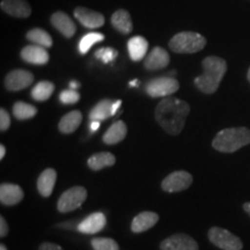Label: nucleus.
Returning a JSON list of instances; mask_svg holds the SVG:
<instances>
[{
    "mask_svg": "<svg viewBox=\"0 0 250 250\" xmlns=\"http://www.w3.org/2000/svg\"><path fill=\"white\" fill-rule=\"evenodd\" d=\"M189 114V103L171 96L162 99L155 108L156 122L171 136H177L182 132Z\"/></svg>",
    "mask_w": 250,
    "mask_h": 250,
    "instance_id": "f257e3e1",
    "label": "nucleus"
},
{
    "mask_svg": "<svg viewBox=\"0 0 250 250\" xmlns=\"http://www.w3.org/2000/svg\"><path fill=\"white\" fill-rule=\"evenodd\" d=\"M202 66L203 73L195 78L193 83L202 93L214 94L227 73V62L217 56H208L203 59Z\"/></svg>",
    "mask_w": 250,
    "mask_h": 250,
    "instance_id": "f03ea898",
    "label": "nucleus"
},
{
    "mask_svg": "<svg viewBox=\"0 0 250 250\" xmlns=\"http://www.w3.org/2000/svg\"><path fill=\"white\" fill-rule=\"evenodd\" d=\"M250 144V130L246 126L227 127L215 134L212 147L221 153H234Z\"/></svg>",
    "mask_w": 250,
    "mask_h": 250,
    "instance_id": "7ed1b4c3",
    "label": "nucleus"
},
{
    "mask_svg": "<svg viewBox=\"0 0 250 250\" xmlns=\"http://www.w3.org/2000/svg\"><path fill=\"white\" fill-rule=\"evenodd\" d=\"M208 41L203 35L193 31H181L171 37L169 48L175 54H196L205 48Z\"/></svg>",
    "mask_w": 250,
    "mask_h": 250,
    "instance_id": "20e7f679",
    "label": "nucleus"
},
{
    "mask_svg": "<svg viewBox=\"0 0 250 250\" xmlns=\"http://www.w3.org/2000/svg\"><path fill=\"white\" fill-rule=\"evenodd\" d=\"M212 245L221 250H242L243 242L239 236L221 227H211L208 233Z\"/></svg>",
    "mask_w": 250,
    "mask_h": 250,
    "instance_id": "39448f33",
    "label": "nucleus"
},
{
    "mask_svg": "<svg viewBox=\"0 0 250 250\" xmlns=\"http://www.w3.org/2000/svg\"><path fill=\"white\" fill-rule=\"evenodd\" d=\"M179 88V81L169 76L153 78L145 85V92L151 98H168Z\"/></svg>",
    "mask_w": 250,
    "mask_h": 250,
    "instance_id": "423d86ee",
    "label": "nucleus"
},
{
    "mask_svg": "<svg viewBox=\"0 0 250 250\" xmlns=\"http://www.w3.org/2000/svg\"><path fill=\"white\" fill-rule=\"evenodd\" d=\"M87 198V190L83 187L77 186L66 190L58 201L57 208L61 213L74 211L79 208Z\"/></svg>",
    "mask_w": 250,
    "mask_h": 250,
    "instance_id": "0eeeda50",
    "label": "nucleus"
},
{
    "mask_svg": "<svg viewBox=\"0 0 250 250\" xmlns=\"http://www.w3.org/2000/svg\"><path fill=\"white\" fill-rule=\"evenodd\" d=\"M192 184V175L186 170H177L165 177L161 188L166 192H180L187 190Z\"/></svg>",
    "mask_w": 250,
    "mask_h": 250,
    "instance_id": "6e6552de",
    "label": "nucleus"
},
{
    "mask_svg": "<svg viewBox=\"0 0 250 250\" xmlns=\"http://www.w3.org/2000/svg\"><path fill=\"white\" fill-rule=\"evenodd\" d=\"M34 83V74L26 70L11 71L5 78V88L9 92H19L27 87H29Z\"/></svg>",
    "mask_w": 250,
    "mask_h": 250,
    "instance_id": "1a4fd4ad",
    "label": "nucleus"
},
{
    "mask_svg": "<svg viewBox=\"0 0 250 250\" xmlns=\"http://www.w3.org/2000/svg\"><path fill=\"white\" fill-rule=\"evenodd\" d=\"M161 250H199L198 243L188 234H175L165 239L160 245Z\"/></svg>",
    "mask_w": 250,
    "mask_h": 250,
    "instance_id": "9d476101",
    "label": "nucleus"
},
{
    "mask_svg": "<svg viewBox=\"0 0 250 250\" xmlns=\"http://www.w3.org/2000/svg\"><path fill=\"white\" fill-rule=\"evenodd\" d=\"M74 18L85 28L89 29H95L104 24V17L100 12L93 11V9L87 7H77L73 12Z\"/></svg>",
    "mask_w": 250,
    "mask_h": 250,
    "instance_id": "9b49d317",
    "label": "nucleus"
},
{
    "mask_svg": "<svg viewBox=\"0 0 250 250\" xmlns=\"http://www.w3.org/2000/svg\"><path fill=\"white\" fill-rule=\"evenodd\" d=\"M170 62L169 54L164 48L155 46L149 54L145 57L144 61V66L148 71H158L161 68L168 66Z\"/></svg>",
    "mask_w": 250,
    "mask_h": 250,
    "instance_id": "f8f14e48",
    "label": "nucleus"
},
{
    "mask_svg": "<svg viewBox=\"0 0 250 250\" xmlns=\"http://www.w3.org/2000/svg\"><path fill=\"white\" fill-rule=\"evenodd\" d=\"M20 56L23 62L33 65H45L48 64L50 59L49 52L46 51V49L36 44L24 46L21 50Z\"/></svg>",
    "mask_w": 250,
    "mask_h": 250,
    "instance_id": "ddd939ff",
    "label": "nucleus"
},
{
    "mask_svg": "<svg viewBox=\"0 0 250 250\" xmlns=\"http://www.w3.org/2000/svg\"><path fill=\"white\" fill-rule=\"evenodd\" d=\"M50 22L57 29L62 36L66 39H71L74 36L77 31V26L73 20L65 12H56L50 18Z\"/></svg>",
    "mask_w": 250,
    "mask_h": 250,
    "instance_id": "4468645a",
    "label": "nucleus"
},
{
    "mask_svg": "<svg viewBox=\"0 0 250 250\" xmlns=\"http://www.w3.org/2000/svg\"><path fill=\"white\" fill-rule=\"evenodd\" d=\"M0 7L2 12L13 18L26 19L31 14V6L26 0H1Z\"/></svg>",
    "mask_w": 250,
    "mask_h": 250,
    "instance_id": "2eb2a0df",
    "label": "nucleus"
},
{
    "mask_svg": "<svg viewBox=\"0 0 250 250\" xmlns=\"http://www.w3.org/2000/svg\"><path fill=\"white\" fill-rule=\"evenodd\" d=\"M107 224V219L102 212H95L83 219L78 225V230L83 234H95L101 232Z\"/></svg>",
    "mask_w": 250,
    "mask_h": 250,
    "instance_id": "dca6fc26",
    "label": "nucleus"
},
{
    "mask_svg": "<svg viewBox=\"0 0 250 250\" xmlns=\"http://www.w3.org/2000/svg\"><path fill=\"white\" fill-rule=\"evenodd\" d=\"M23 196V190L18 184L2 183L0 186V202L2 205H17L22 201Z\"/></svg>",
    "mask_w": 250,
    "mask_h": 250,
    "instance_id": "f3484780",
    "label": "nucleus"
},
{
    "mask_svg": "<svg viewBox=\"0 0 250 250\" xmlns=\"http://www.w3.org/2000/svg\"><path fill=\"white\" fill-rule=\"evenodd\" d=\"M159 215L155 212H140L138 215L133 218L132 224H131V230L133 233H143L148 230L149 228L155 226L158 223Z\"/></svg>",
    "mask_w": 250,
    "mask_h": 250,
    "instance_id": "a211bd4d",
    "label": "nucleus"
},
{
    "mask_svg": "<svg viewBox=\"0 0 250 250\" xmlns=\"http://www.w3.org/2000/svg\"><path fill=\"white\" fill-rule=\"evenodd\" d=\"M148 50L147 40L144 39L143 36L137 35L131 37L127 41V51H129L130 58L133 62H140L145 58Z\"/></svg>",
    "mask_w": 250,
    "mask_h": 250,
    "instance_id": "6ab92c4d",
    "label": "nucleus"
},
{
    "mask_svg": "<svg viewBox=\"0 0 250 250\" xmlns=\"http://www.w3.org/2000/svg\"><path fill=\"white\" fill-rule=\"evenodd\" d=\"M57 180V171L52 168L43 170L37 180V190H39L40 195L43 197H50L56 184Z\"/></svg>",
    "mask_w": 250,
    "mask_h": 250,
    "instance_id": "aec40b11",
    "label": "nucleus"
},
{
    "mask_svg": "<svg viewBox=\"0 0 250 250\" xmlns=\"http://www.w3.org/2000/svg\"><path fill=\"white\" fill-rule=\"evenodd\" d=\"M111 24L118 33L123 35H129L133 29L131 15L126 9H118L111 15Z\"/></svg>",
    "mask_w": 250,
    "mask_h": 250,
    "instance_id": "412c9836",
    "label": "nucleus"
},
{
    "mask_svg": "<svg viewBox=\"0 0 250 250\" xmlns=\"http://www.w3.org/2000/svg\"><path fill=\"white\" fill-rule=\"evenodd\" d=\"M127 133L126 124L123 121H117L103 134V143L107 145H116L121 143Z\"/></svg>",
    "mask_w": 250,
    "mask_h": 250,
    "instance_id": "4be33fe9",
    "label": "nucleus"
},
{
    "mask_svg": "<svg viewBox=\"0 0 250 250\" xmlns=\"http://www.w3.org/2000/svg\"><path fill=\"white\" fill-rule=\"evenodd\" d=\"M81 121H83V114L79 110L70 111L59 121L58 129L64 134L73 133L79 127Z\"/></svg>",
    "mask_w": 250,
    "mask_h": 250,
    "instance_id": "5701e85b",
    "label": "nucleus"
},
{
    "mask_svg": "<svg viewBox=\"0 0 250 250\" xmlns=\"http://www.w3.org/2000/svg\"><path fill=\"white\" fill-rule=\"evenodd\" d=\"M116 164V158L110 152H100L93 154L87 161V165L92 170H101L105 167H111Z\"/></svg>",
    "mask_w": 250,
    "mask_h": 250,
    "instance_id": "b1692460",
    "label": "nucleus"
},
{
    "mask_svg": "<svg viewBox=\"0 0 250 250\" xmlns=\"http://www.w3.org/2000/svg\"><path fill=\"white\" fill-rule=\"evenodd\" d=\"M112 104L114 101L109 99L101 100L99 103L92 108L89 112V120L90 121H104L107 118L112 116Z\"/></svg>",
    "mask_w": 250,
    "mask_h": 250,
    "instance_id": "393cba45",
    "label": "nucleus"
},
{
    "mask_svg": "<svg viewBox=\"0 0 250 250\" xmlns=\"http://www.w3.org/2000/svg\"><path fill=\"white\" fill-rule=\"evenodd\" d=\"M54 90L55 85L51 81L42 80L33 87V89L30 92V96L37 102H44L51 98Z\"/></svg>",
    "mask_w": 250,
    "mask_h": 250,
    "instance_id": "a878e982",
    "label": "nucleus"
},
{
    "mask_svg": "<svg viewBox=\"0 0 250 250\" xmlns=\"http://www.w3.org/2000/svg\"><path fill=\"white\" fill-rule=\"evenodd\" d=\"M26 39L29 41V42L33 43V44L43 46V48L48 49L51 48L52 43V37L50 36V34L48 31H45L44 29H41V28H33L27 33Z\"/></svg>",
    "mask_w": 250,
    "mask_h": 250,
    "instance_id": "bb28decb",
    "label": "nucleus"
},
{
    "mask_svg": "<svg viewBox=\"0 0 250 250\" xmlns=\"http://www.w3.org/2000/svg\"><path fill=\"white\" fill-rule=\"evenodd\" d=\"M37 114V108L26 102L18 101L13 104V115L19 121H26L33 118Z\"/></svg>",
    "mask_w": 250,
    "mask_h": 250,
    "instance_id": "cd10ccee",
    "label": "nucleus"
},
{
    "mask_svg": "<svg viewBox=\"0 0 250 250\" xmlns=\"http://www.w3.org/2000/svg\"><path fill=\"white\" fill-rule=\"evenodd\" d=\"M104 41V35L101 33H89L83 36V39L79 42V51L81 55H86L89 51L90 48L95 43L102 42Z\"/></svg>",
    "mask_w": 250,
    "mask_h": 250,
    "instance_id": "c85d7f7f",
    "label": "nucleus"
},
{
    "mask_svg": "<svg viewBox=\"0 0 250 250\" xmlns=\"http://www.w3.org/2000/svg\"><path fill=\"white\" fill-rule=\"evenodd\" d=\"M94 250H120L118 243L109 237H96L90 242Z\"/></svg>",
    "mask_w": 250,
    "mask_h": 250,
    "instance_id": "c756f323",
    "label": "nucleus"
},
{
    "mask_svg": "<svg viewBox=\"0 0 250 250\" xmlns=\"http://www.w3.org/2000/svg\"><path fill=\"white\" fill-rule=\"evenodd\" d=\"M118 52L114 48H101L95 52V57L100 59L103 64H110L117 58Z\"/></svg>",
    "mask_w": 250,
    "mask_h": 250,
    "instance_id": "7c9ffc66",
    "label": "nucleus"
},
{
    "mask_svg": "<svg viewBox=\"0 0 250 250\" xmlns=\"http://www.w3.org/2000/svg\"><path fill=\"white\" fill-rule=\"evenodd\" d=\"M59 100L62 104H74L80 100V94L77 90L66 89L59 94Z\"/></svg>",
    "mask_w": 250,
    "mask_h": 250,
    "instance_id": "2f4dec72",
    "label": "nucleus"
},
{
    "mask_svg": "<svg viewBox=\"0 0 250 250\" xmlns=\"http://www.w3.org/2000/svg\"><path fill=\"white\" fill-rule=\"evenodd\" d=\"M9 126H11V117H9L7 110L1 108L0 109V131L5 132L9 129Z\"/></svg>",
    "mask_w": 250,
    "mask_h": 250,
    "instance_id": "473e14b6",
    "label": "nucleus"
},
{
    "mask_svg": "<svg viewBox=\"0 0 250 250\" xmlns=\"http://www.w3.org/2000/svg\"><path fill=\"white\" fill-rule=\"evenodd\" d=\"M8 234V225L4 217H0V236L5 237Z\"/></svg>",
    "mask_w": 250,
    "mask_h": 250,
    "instance_id": "72a5a7b5",
    "label": "nucleus"
},
{
    "mask_svg": "<svg viewBox=\"0 0 250 250\" xmlns=\"http://www.w3.org/2000/svg\"><path fill=\"white\" fill-rule=\"evenodd\" d=\"M39 250H62L61 246L55 245V243H50V242H44L40 246Z\"/></svg>",
    "mask_w": 250,
    "mask_h": 250,
    "instance_id": "f704fd0d",
    "label": "nucleus"
},
{
    "mask_svg": "<svg viewBox=\"0 0 250 250\" xmlns=\"http://www.w3.org/2000/svg\"><path fill=\"white\" fill-rule=\"evenodd\" d=\"M100 127V121H92L89 124V129H90V132H95V131H98Z\"/></svg>",
    "mask_w": 250,
    "mask_h": 250,
    "instance_id": "c9c22d12",
    "label": "nucleus"
},
{
    "mask_svg": "<svg viewBox=\"0 0 250 250\" xmlns=\"http://www.w3.org/2000/svg\"><path fill=\"white\" fill-rule=\"evenodd\" d=\"M121 104H122L121 100H117L116 102H114V104H112V116H115V115H116V112L118 109H120Z\"/></svg>",
    "mask_w": 250,
    "mask_h": 250,
    "instance_id": "e433bc0d",
    "label": "nucleus"
},
{
    "mask_svg": "<svg viewBox=\"0 0 250 250\" xmlns=\"http://www.w3.org/2000/svg\"><path fill=\"white\" fill-rule=\"evenodd\" d=\"M80 87V83H78V81H71L70 83V89H73V90H77L78 88Z\"/></svg>",
    "mask_w": 250,
    "mask_h": 250,
    "instance_id": "4c0bfd02",
    "label": "nucleus"
},
{
    "mask_svg": "<svg viewBox=\"0 0 250 250\" xmlns=\"http://www.w3.org/2000/svg\"><path fill=\"white\" fill-rule=\"evenodd\" d=\"M243 210H245L246 213L250 217V202H246L245 204H243Z\"/></svg>",
    "mask_w": 250,
    "mask_h": 250,
    "instance_id": "58836bf2",
    "label": "nucleus"
},
{
    "mask_svg": "<svg viewBox=\"0 0 250 250\" xmlns=\"http://www.w3.org/2000/svg\"><path fill=\"white\" fill-rule=\"evenodd\" d=\"M6 154V147L4 145H0V160L4 159V156Z\"/></svg>",
    "mask_w": 250,
    "mask_h": 250,
    "instance_id": "ea45409f",
    "label": "nucleus"
},
{
    "mask_svg": "<svg viewBox=\"0 0 250 250\" xmlns=\"http://www.w3.org/2000/svg\"><path fill=\"white\" fill-rule=\"evenodd\" d=\"M137 83H138V81H137V80L131 81V83H130V86H131V87H132V86H137Z\"/></svg>",
    "mask_w": 250,
    "mask_h": 250,
    "instance_id": "a19ab883",
    "label": "nucleus"
},
{
    "mask_svg": "<svg viewBox=\"0 0 250 250\" xmlns=\"http://www.w3.org/2000/svg\"><path fill=\"white\" fill-rule=\"evenodd\" d=\"M247 79H248L249 83H250V67L248 68V72H247Z\"/></svg>",
    "mask_w": 250,
    "mask_h": 250,
    "instance_id": "79ce46f5",
    "label": "nucleus"
},
{
    "mask_svg": "<svg viewBox=\"0 0 250 250\" xmlns=\"http://www.w3.org/2000/svg\"><path fill=\"white\" fill-rule=\"evenodd\" d=\"M0 250H7V248H6L5 245H0Z\"/></svg>",
    "mask_w": 250,
    "mask_h": 250,
    "instance_id": "37998d69",
    "label": "nucleus"
}]
</instances>
